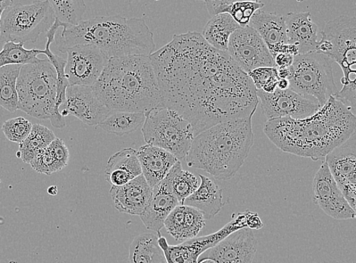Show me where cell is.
Wrapping results in <instances>:
<instances>
[{
	"label": "cell",
	"instance_id": "obj_38",
	"mask_svg": "<svg viewBox=\"0 0 356 263\" xmlns=\"http://www.w3.org/2000/svg\"><path fill=\"white\" fill-rule=\"evenodd\" d=\"M256 90H261L264 93L273 94L277 88L279 78L276 67L259 68L247 74Z\"/></svg>",
	"mask_w": 356,
	"mask_h": 263
},
{
	"label": "cell",
	"instance_id": "obj_13",
	"mask_svg": "<svg viewBox=\"0 0 356 263\" xmlns=\"http://www.w3.org/2000/svg\"><path fill=\"white\" fill-rule=\"evenodd\" d=\"M256 94L261 101L263 112L268 120L283 118L304 119L321 109L316 100L297 94L289 88L285 90L277 88L273 94L256 90Z\"/></svg>",
	"mask_w": 356,
	"mask_h": 263
},
{
	"label": "cell",
	"instance_id": "obj_5",
	"mask_svg": "<svg viewBox=\"0 0 356 263\" xmlns=\"http://www.w3.org/2000/svg\"><path fill=\"white\" fill-rule=\"evenodd\" d=\"M252 117L223 121L197 135L185 159L188 167L220 180L234 177L254 144Z\"/></svg>",
	"mask_w": 356,
	"mask_h": 263
},
{
	"label": "cell",
	"instance_id": "obj_42",
	"mask_svg": "<svg viewBox=\"0 0 356 263\" xmlns=\"http://www.w3.org/2000/svg\"><path fill=\"white\" fill-rule=\"evenodd\" d=\"M294 57L286 54H278L275 57L276 68H289L293 62Z\"/></svg>",
	"mask_w": 356,
	"mask_h": 263
},
{
	"label": "cell",
	"instance_id": "obj_10",
	"mask_svg": "<svg viewBox=\"0 0 356 263\" xmlns=\"http://www.w3.org/2000/svg\"><path fill=\"white\" fill-rule=\"evenodd\" d=\"M55 15L48 1L15 3L6 9L0 26V43H36L53 26Z\"/></svg>",
	"mask_w": 356,
	"mask_h": 263
},
{
	"label": "cell",
	"instance_id": "obj_28",
	"mask_svg": "<svg viewBox=\"0 0 356 263\" xmlns=\"http://www.w3.org/2000/svg\"><path fill=\"white\" fill-rule=\"evenodd\" d=\"M70 152L63 139L56 138L46 149L39 153L30 162L33 169L39 173L51 176L68 165Z\"/></svg>",
	"mask_w": 356,
	"mask_h": 263
},
{
	"label": "cell",
	"instance_id": "obj_2",
	"mask_svg": "<svg viewBox=\"0 0 356 263\" xmlns=\"http://www.w3.org/2000/svg\"><path fill=\"white\" fill-rule=\"evenodd\" d=\"M356 118L332 96L312 117L270 119L264 131L280 150L318 161L355 133Z\"/></svg>",
	"mask_w": 356,
	"mask_h": 263
},
{
	"label": "cell",
	"instance_id": "obj_25",
	"mask_svg": "<svg viewBox=\"0 0 356 263\" xmlns=\"http://www.w3.org/2000/svg\"><path fill=\"white\" fill-rule=\"evenodd\" d=\"M248 26L258 33L273 58L279 46L288 44L284 15L258 10L253 15Z\"/></svg>",
	"mask_w": 356,
	"mask_h": 263
},
{
	"label": "cell",
	"instance_id": "obj_4",
	"mask_svg": "<svg viewBox=\"0 0 356 263\" xmlns=\"http://www.w3.org/2000/svg\"><path fill=\"white\" fill-rule=\"evenodd\" d=\"M58 51L76 45L96 46L107 60L131 56H150L156 48L154 34L143 19L123 17L121 15L97 16L78 26L63 28L56 35Z\"/></svg>",
	"mask_w": 356,
	"mask_h": 263
},
{
	"label": "cell",
	"instance_id": "obj_20",
	"mask_svg": "<svg viewBox=\"0 0 356 263\" xmlns=\"http://www.w3.org/2000/svg\"><path fill=\"white\" fill-rule=\"evenodd\" d=\"M179 205L167 179L164 178L161 183L153 188L150 203L139 217L147 229L156 234H161L165 220Z\"/></svg>",
	"mask_w": 356,
	"mask_h": 263
},
{
	"label": "cell",
	"instance_id": "obj_30",
	"mask_svg": "<svg viewBox=\"0 0 356 263\" xmlns=\"http://www.w3.org/2000/svg\"><path fill=\"white\" fill-rule=\"evenodd\" d=\"M239 28L241 27L229 15L220 14L206 24L202 35L212 47L227 53L230 36Z\"/></svg>",
	"mask_w": 356,
	"mask_h": 263
},
{
	"label": "cell",
	"instance_id": "obj_15",
	"mask_svg": "<svg viewBox=\"0 0 356 263\" xmlns=\"http://www.w3.org/2000/svg\"><path fill=\"white\" fill-rule=\"evenodd\" d=\"M313 202L328 217L337 220L354 219L355 211L346 200L341 189L331 176L327 162L314 176L312 183Z\"/></svg>",
	"mask_w": 356,
	"mask_h": 263
},
{
	"label": "cell",
	"instance_id": "obj_17",
	"mask_svg": "<svg viewBox=\"0 0 356 263\" xmlns=\"http://www.w3.org/2000/svg\"><path fill=\"white\" fill-rule=\"evenodd\" d=\"M62 106L63 117H76L89 126L100 125L111 111L99 100L92 87L86 86H69Z\"/></svg>",
	"mask_w": 356,
	"mask_h": 263
},
{
	"label": "cell",
	"instance_id": "obj_7",
	"mask_svg": "<svg viewBox=\"0 0 356 263\" xmlns=\"http://www.w3.org/2000/svg\"><path fill=\"white\" fill-rule=\"evenodd\" d=\"M18 110L40 120L55 114L56 73L48 60L22 65L16 85Z\"/></svg>",
	"mask_w": 356,
	"mask_h": 263
},
{
	"label": "cell",
	"instance_id": "obj_40",
	"mask_svg": "<svg viewBox=\"0 0 356 263\" xmlns=\"http://www.w3.org/2000/svg\"><path fill=\"white\" fill-rule=\"evenodd\" d=\"M232 2L233 0H221V1L220 0H216V1L209 0V1H204V3L210 15L213 17L220 14H226L227 8Z\"/></svg>",
	"mask_w": 356,
	"mask_h": 263
},
{
	"label": "cell",
	"instance_id": "obj_39",
	"mask_svg": "<svg viewBox=\"0 0 356 263\" xmlns=\"http://www.w3.org/2000/svg\"><path fill=\"white\" fill-rule=\"evenodd\" d=\"M33 125L26 119L18 117L6 121L2 130L10 142L22 144L29 135Z\"/></svg>",
	"mask_w": 356,
	"mask_h": 263
},
{
	"label": "cell",
	"instance_id": "obj_31",
	"mask_svg": "<svg viewBox=\"0 0 356 263\" xmlns=\"http://www.w3.org/2000/svg\"><path fill=\"white\" fill-rule=\"evenodd\" d=\"M145 121V114L143 112L111 111L98 126L107 133L122 137L143 128Z\"/></svg>",
	"mask_w": 356,
	"mask_h": 263
},
{
	"label": "cell",
	"instance_id": "obj_9",
	"mask_svg": "<svg viewBox=\"0 0 356 263\" xmlns=\"http://www.w3.org/2000/svg\"><path fill=\"white\" fill-rule=\"evenodd\" d=\"M289 78V89L306 97L316 100L324 106L337 92L332 61L317 51L294 57Z\"/></svg>",
	"mask_w": 356,
	"mask_h": 263
},
{
	"label": "cell",
	"instance_id": "obj_14",
	"mask_svg": "<svg viewBox=\"0 0 356 263\" xmlns=\"http://www.w3.org/2000/svg\"><path fill=\"white\" fill-rule=\"evenodd\" d=\"M67 60L65 76L70 86L95 85L106 67L107 60L102 52L92 44H81L66 49Z\"/></svg>",
	"mask_w": 356,
	"mask_h": 263
},
{
	"label": "cell",
	"instance_id": "obj_16",
	"mask_svg": "<svg viewBox=\"0 0 356 263\" xmlns=\"http://www.w3.org/2000/svg\"><path fill=\"white\" fill-rule=\"evenodd\" d=\"M331 176L350 207L356 210V137L355 133L341 146L326 155Z\"/></svg>",
	"mask_w": 356,
	"mask_h": 263
},
{
	"label": "cell",
	"instance_id": "obj_44",
	"mask_svg": "<svg viewBox=\"0 0 356 263\" xmlns=\"http://www.w3.org/2000/svg\"><path fill=\"white\" fill-rule=\"evenodd\" d=\"M279 79H287L291 77V72L289 68H277Z\"/></svg>",
	"mask_w": 356,
	"mask_h": 263
},
{
	"label": "cell",
	"instance_id": "obj_32",
	"mask_svg": "<svg viewBox=\"0 0 356 263\" xmlns=\"http://www.w3.org/2000/svg\"><path fill=\"white\" fill-rule=\"evenodd\" d=\"M56 138L53 130L40 124L33 125L28 137L19 144L16 153L24 163L30 164L35 156L51 144Z\"/></svg>",
	"mask_w": 356,
	"mask_h": 263
},
{
	"label": "cell",
	"instance_id": "obj_34",
	"mask_svg": "<svg viewBox=\"0 0 356 263\" xmlns=\"http://www.w3.org/2000/svg\"><path fill=\"white\" fill-rule=\"evenodd\" d=\"M165 178L167 179L173 194L175 195L180 205H184L186 199L191 196L200 185V183L194 174L184 170L180 161L172 167Z\"/></svg>",
	"mask_w": 356,
	"mask_h": 263
},
{
	"label": "cell",
	"instance_id": "obj_37",
	"mask_svg": "<svg viewBox=\"0 0 356 263\" xmlns=\"http://www.w3.org/2000/svg\"><path fill=\"white\" fill-rule=\"evenodd\" d=\"M264 6V4L259 1L238 2L233 0L227 6L226 14L229 15L240 27L244 28L248 26L253 15Z\"/></svg>",
	"mask_w": 356,
	"mask_h": 263
},
{
	"label": "cell",
	"instance_id": "obj_12",
	"mask_svg": "<svg viewBox=\"0 0 356 263\" xmlns=\"http://www.w3.org/2000/svg\"><path fill=\"white\" fill-rule=\"evenodd\" d=\"M227 53L246 74L259 68L276 67L267 45L248 26L236 30L230 36Z\"/></svg>",
	"mask_w": 356,
	"mask_h": 263
},
{
	"label": "cell",
	"instance_id": "obj_43",
	"mask_svg": "<svg viewBox=\"0 0 356 263\" xmlns=\"http://www.w3.org/2000/svg\"><path fill=\"white\" fill-rule=\"evenodd\" d=\"M15 3L13 0H4L0 1V26H1V19L4 11Z\"/></svg>",
	"mask_w": 356,
	"mask_h": 263
},
{
	"label": "cell",
	"instance_id": "obj_45",
	"mask_svg": "<svg viewBox=\"0 0 356 263\" xmlns=\"http://www.w3.org/2000/svg\"><path fill=\"white\" fill-rule=\"evenodd\" d=\"M277 88L281 90H285L289 88V82L287 79H279L277 82Z\"/></svg>",
	"mask_w": 356,
	"mask_h": 263
},
{
	"label": "cell",
	"instance_id": "obj_26",
	"mask_svg": "<svg viewBox=\"0 0 356 263\" xmlns=\"http://www.w3.org/2000/svg\"><path fill=\"white\" fill-rule=\"evenodd\" d=\"M140 175L142 169L134 148H125L111 155L105 167V178L112 187L126 185Z\"/></svg>",
	"mask_w": 356,
	"mask_h": 263
},
{
	"label": "cell",
	"instance_id": "obj_29",
	"mask_svg": "<svg viewBox=\"0 0 356 263\" xmlns=\"http://www.w3.org/2000/svg\"><path fill=\"white\" fill-rule=\"evenodd\" d=\"M161 234L136 236L129 246V263H168L159 244Z\"/></svg>",
	"mask_w": 356,
	"mask_h": 263
},
{
	"label": "cell",
	"instance_id": "obj_21",
	"mask_svg": "<svg viewBox=\"0 0 356 263\" xmlns=\"http://www.w3.org/2000/svg\"><path fill=\"white\" fill-rule=\"evenodd\" d=\"M286 17L288 44L296 45L300 55L316 51L319 28L309 12H291Z\"/></svg>",
	"mask_w": 356,
	"mask_h": 263
},
{
	"label": "cell",
	"instance_id": "obj_8",
	"mask_svg": "<svg viewBox=\"0 0 356 263\" xmlns=\"http://www.w3.org/2000/svg\"><path fill=\"white\" fill-rule=\"evenodd\" d=\"M142 131L147 144L161 148L179 161L186 159L195 137L190 123L164 106L145 113Z\"/></svg>",
	"mask_w": 356,
	"mask_h": 263
},
{
	"label": "cell",
	"instance_id": "obj_19",
	"mask_svg": "<svg viewBox=\"0 0 356 263\" xmlns=\"http://www.w3.org/2000/svg\"><path fill=\"white\" fill-rule=\"evenodd\" d=\"M153 188L147 183L143 175L120 187H111L110 194L115 208L131 216L143 214L152 199Z\"/></svg>",
	"mask_w": 356,
	"mask_h": 263
},
{
	"label": "cell",
	"instance_id": "obj_18",
	"mask_svg": "<svg viewBox=\"0 0 356 263\" xmlns=\"http://www.w3.org/2000/svg\"><path fill=\"white\" fill-rule=\"evenodd\" d=\"M257 250L258 241L252 230L243 228L204 252L200 260L210 259L216 263H252Z\"/></svg>",
	"mask_w": 356,
	"mask_h": 263
},
{
	"label": "cell",
	"instance_id": "obj_24",
	"mask_svg": "<svg viewBox=\"0 0 356 263\" xmlns=\"http://www.w3.org/2000/svg\"><path fill=\"white\" fill-rule=\"evenodd\" d=\"M63 28V24L55 19L53 26L47 32V44L44 51L40 54L47 56V60L53 65L56 73V96L55 103V114L51 120V125L56 128L65 127V118L61 116L60 108L65 102L66 89L70 86L67 77L65 76L66 60L62 57L55 55L51 49L52 43L54 42L58 29Z\"/></svg>",
	"mask_w": 356,
	"mask_h": 263
},
{
	"label": "cell",
	"instance_id": "obj_33",
	"mask_svg": "<svg viewBox=\"0 0 356 263\" xmlns=\"http://www.w3.org/2000/svg\"><path fill=\"white\" fill-rule=\"evenodd\" d=\"M22 65H13L0 69V105L10 112L18 110L16 85Z\"/></svg>",
	"mask_w": 356,
	"mask_h": 263
},
{
	"label": "cell",
	"instance_id": "obj_1",
	"mask_svg": "<svg viewBox=\"0 0 356 263\" xmlns=\"http://www.w3.org/2000/svg\"><path fill=\"white\" fill-rule=\"evenodd\" d=\"M150 59L162 105L188 121L195 137L221 122L253 117L258 108L250 78L200 33L174 35Z\"/></svg>",
	"mask_w": 356,
	"mask_h": 263
},
{
	"label": "cell",
	"instance_id": "obj_35",
	"mask_svg": "<svg viewBox=\"0 0 356 263\" xmlns=\"http://www.w3.org/2000/svg\"><path fill=\"white\" fill-rule=\"evenodd\" d=\"M55 19L63 24L64 28L76 26L82 22L86 11L84 1L79 0H49Z\"/></svg>",
	"mask_w": 356,
	"mask_h": 263
},
{
	"label": "cell",
	"instance_id": "obj_22",
	"mask_svg": "<svg viewBox=\"0 0 356 263\" xmlns=\"http://www.w3.org/2000/svg\"><path fill=\"white\" fill-rule=\"evenodd\" d=\"M204 226L202 213L185 205H179L174 209L163 226L174 239L183 243L195 238Z\"/></svg>",
	"mask_w": 356,
	"mask_h": 263
},
{
	"label": "cell",
	"instance_id": "obj_36",
	"mask_svg": "<svg viewBox=\"0 0 356 263\" xmlns=\"http://www.w3.org/2000/svg\"><path fill=\"white\" fill-rule=\"evenodd\" d=\"M24 44L14 42L4 44L2 51L0 52V69L8 65H24L40 61L38 56L40 54L41 49H27L24 47Z\"/></svg>",
	"mask_w": 356,
	"mask_h": 263
},
{
	"label": "cell",
	"instance_id": "obj_46",
	"mask_svg": "<svg viewBox=\"0 0 356 263\" xmlns=\"http://www.w3.org/2000/svg\"><path fill=\"white\" fill-rule=\"evenodd\" d=\"M47 193L49 194V195H51V196H55L58 193V189H57V187L56 186H51V187H49L48 189H47Z\"/></svg>",
	"mask_w": 356,
	"mask_h": 263
},
{
	"label": "cell",
	"instance_id": "obj_23",
	"mask_svg": "<svg viewBox=\"0 0 356 263\" xmlns=\"http://www.w3.org/2000/svg\"><path fill=\"white\" fill-rule=\"evenodd\" d=\"M137 158L143 175L152 188L162 182L179 161L168 151L150 144L140 146L137 151Z\"/></svg>",
	"mask_w": 356,
	"mask_h": 263
},
{
	"label": "cell",
	"instance_id": "obj_11",
	"mask_svg": "<svg viewBox=\"0 0 356 263\" xmlns=\"http://www.w3.org/2000/svg\"><path fill=\"white\" fill-rule=\"evenodd\" d=\"M247 228L246 211L234 213L233 219L218 232L204 237H195L178 245H170L160 236L159 244L168 263H197L202 255L213 248L222 239L239 229Z\"/></svg>",
	"mask_w": 356,
	"mask_h": 263
},
{
	"label": "cell",
	"instance_id": "obj_6",
	"mask_svg": "<svg viewBox=\"0 0 356 263\" xmlns=\"http://www.w3.org/2000/svg\"><path fill=\"white\" fill-rule=\"evenodd\" d=\"M316 51L337 62L343 72V88L334 97L355 116L356 19L344 15L330 21L321 33Z\"/></svg>",
	"mask_w": 356,
	"mask_h": 263
},
{
	"label": "cell",
	"instance_id": "obj_3",
	"mask_svg": "<svg viewBox=\"0 0 356 263\" xmlns=\"http://www.w3.org/2000/svg\"><path fill=\"white\" fill-rule=\"evenodd\" d=\"M92 88L111 111L145 114L163 106L150 56L109 60Z\"/></svg>",
	"mask_w": 356,
	"mask_h": 263
},
{
	"label": "cell",
	"instance_id": "obj_41",
	"mask_svg": "<svg viewBox=\"0 0 356 263\" xmlns=\"http://www.w3.org/2000/svg\"><path fill=\"white\" fill-rule=\"evenodd\" d=\"M246 226L253 231L261 229L264 225L258 213L246 210Z\"/></svg>",
	"mask_w": 356,
	"mask_h": 263
},
{
	"label": "cell",
	"instance_id": "obj_27",
	"mask_svg": "<svg viewBox=\"0 0 356 263\" xmlns=\"http://www.w3.org/2000/svg\"><path fill=\"white\" fill-rule=\"evenodd\" d=\"M200 176L201 179L200 187L186 199L184 205L200 210L204 219H211L216 217L225 207L222 189L211 178L202 175Z\"/></svg>",
	"mask_w": 356,
	"mask_h": 263
},
{
	"label": "cell",
	"instance_id": "obj_47",
	"mask_svg": "<svg viewBox=\"0 0 356 263\" xmlns=\"http://www.w3.org/2000/svg\"><path fill=\"white\" fill-rule=\"evenodd\" d=\"M197 263H216L213 260L210 259H202L198 260Z\"/></svg>",
	"mask_w": 356,
	"mask_h": 263
}]
</instances>
